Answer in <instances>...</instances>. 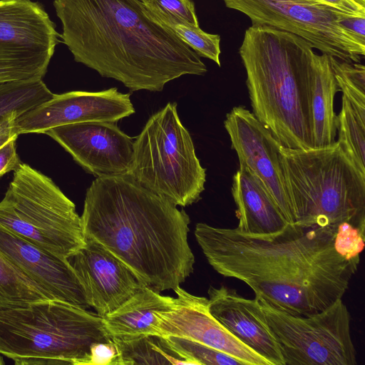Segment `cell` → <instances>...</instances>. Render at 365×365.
<instances>
[{"instance_id": "obj_1", "label": "cell", "mask_w": 365, "mask_h": 365, "mask_svg": "<svg viewBox=\"0 0 365 365\" xmlns=\"http://www.w3.org/2000/svg\"><path fill=\"white\" fill-rule=\"evenodd\" d=\"M196 240L220 274L243 282L270 306L307 315L341 299L357 271L364 235L339 229L288 225L270 235L196 224Z\"/></svg>"}, {"instance_id": "obj_2", "label": "cell", "mask_w": 365, "mask_h": 365, "mask_svg": "<svg viewBox=\"0 0 365 365\" xmlns=\"http://www.w3.org/2000/svg\"><path fill=\"white\" fill-rule=\"evenodd\" d=\"M63 43L74 60L131 91H161L204 75L200 56L141 0H53Z\"/></svg>"}, {"instance_id": "obj_3", "label": "cell", "mask_w": 365, "mask_h": 365, "mask_svg": "<svg viewBox=\"0 0 365 365\" xmlns=\"http://www.w3.org/2000/svg\"><path fill=\"white\" fill-rule=\"evenodd\" d=\"M81 220L84 238L103 245L156 292L174 290L193 272L189 215L128 173L93 180Z\"/></svg>"}, {"instance_id": "obj_4", "label": "cell", "mask_w": 365, "mask_h": 365, "mask_svg": "<svg viewBox=\"0 0 365 365\" xmlns=\"http://www.w3.org/2000/svg\"><path fill=\"white\" fill-rule=\"evenodd\" d=\"M313 49L295 34L257 24L245 31L239 49L252 113L286 148H314Z\"/></svg>"}, {"instance_id": "obj_5", "label": "cell", "mask_w": 365, "mask_h": 365, "mask_svg": "<svg viewBox=\"0 0 365 365\" xmlns=\"http://www.w3.org/2000/svg\"><path fill=\"white\" fill-rule=\"evenodd\" d=\"M280 166L294 225L365 233V174L336 143L308 150L281 147Z\"/></svg>"}, {"instance_id": "obj_6", "label": "cell", "mask_w": 365, "mask_h": 365, "mask_svg": "<svg viewBox=\"0 0 365 365\" xmlns=\"http://www.w3.org/2000/svg\"><path fill=\"white\" fill-rule=\"evenodd\" d=\"M110 340L101 316L65 302L0 309V354L16 365H88L91 345Z\"/></svg>"}, {"instance_id": "obj_7", "label": "cell", "mask_w": 365, "mask_h": 365, "mask_svg": "<svg viewBox=\"0 0 365 365\" xmlns=\"http://www.w3.org/2000/svg\"><path fill=\"white\" fill-rule=\"evenodd\" d=\"M128 174L140 185L176 206L197 202L205 190L206 170L182 124L176 103L153 114L134 140Z\"/></svg>"}, {"instance_id": "obj_8", "label": "cell", "mask_w": 365, "mask_h": 365, "mask_svg": "<svg viewBox=\"0 0 365 365\" xmlns=\"http://www.w3.org/2000/svg\"><path fill=\"white\" fill-rule=\"evenodd\" d=\"M0 226L65 259L85 245L75 204L51 178L23 163L0 201Z\"/></svg>"}, {"instance_id": "obj_9", "label": "cell", "mask_w": 365, "mask_h": 365, "mask_svg": "<svg viewBox=\"0 0 365 365\" xmlns=\"http://www.w3.org/2000/svg\"><path fill=\"white\" fill-rule=\"evenodd\" d=\"M257 299L285 365L357 364L351 315L342 298L307 315L289 313Z\"/></svg>"}, {"instance_id": "obj_10", "label": "cell", "mask_w": 365, "mask_h": 365, "mask_svg": "<svg viewBox=\"0 0 365 365\" xmlns=\"http://www.w3.org/2000/svg\"><path fill=\"white\" fill-rule=\"evenodd\" d=\"M226 6L245 14L252 24L295 34L322 53L359 62L361 44L339 23L344 14L313 0H223Z\"/></svg>"}, {"instance_id": "obj_11", "label": "cell", "mask_w": 365, "mask_h": 365, "mask_svg": "<svg viewBox=\"0 0 365 365\" xmlns=\"http://www.w3.org/2000/svg\"><path fill=\"white\" fill-rule=\"evenodd\" d=\"M59 38L41 3L0 0V84L42 79Z\"/></svg>"}, {"instance_id": "obj_12", "label": "cell", "mask_w": 365, "mask_h": 365, "mask_svg": "<svg viewBox=\"0 0 365 365\" xmlns=\"http://www.w3.org/2000/svg\"><path fill=\"white\" fill-rule=\"evenodd\" d=\"M134 113L130 94L120 93L115 87L97 92L53 93L50 100L18 116L14 128L18 135L45 133L51 128L71 123H116Z\"/></svg>"}, {"instance_id": "obj_13", "label": "cell", "mask_w": 365, "mask_h": 365, "mask_svg": "<svg viewBox=\"0 0 365 365\" xmlns=\"http://www.w3.org/2000/svg\"><path fill=\"white\" fill-rule=\"evenodd\" d=\"M84 170L98 177L127 174L134 153V138L115 123L89 121L66 124L45 132Z\"/></svg>"}, {"instance_id": "obj_14", "label": "cell", "mask_w": 365, "mask_h": 365, "mask_svg": "<svg viewBox=\"0 0 365 365\" xmlns=\"http://www.w3.org/2000/svg\"><path fill=\"white\" fill-rule=\"evenodd\" d=\"M173 291L177 297L170 307L155 313V334L193 340L226 353L245 365H269L210 314L207 298L191 294L180 287Z\"/></svg>"}, {"instance_id": "obj_15", "label": "cell", "mask_w": 365, "mask_h": 365, "mask_svg": "<svg viewBox=\"0 0 365 365\" xmlns=\"http://www.w3.org/2000/svg\"><path fill=\"white\" fill-rule=\"evenodd\" d=\"M225 128L240 162L265 185L289 224L294 220L280 166L282 147L271 132L243 106L226 115Z\"/></svg>"}, {"instance_id": "obj_16", "label": "cell", "mask_w": 365, "mask_h": 365, "mask_svg": "<svg viewBox=\"0 0 365 365\" xmlns=\"http://www.w3.org/2000/svg\"><path fill=\"white\" fill-rule=\"evenodd\" d=\"M84 239L85 245L67 259L83 287L90 307L103 317L145 285L103 245Z\"/></svg>"}, {"instance_id": "obj_17", "label": "cell", "mask_w": 365, "mask_h": 365, "mask_svg": "<svg viewBox=\"0 0 365 365\" xmlns=\"http://www.w3.org/2000/svg\"><path fill=\"white\" fill-rule=\"evenodd\" d=\"M0 252L54 299L87 309L83 287L67 259L31 243L0 226Z\"/></svg>"}, {"instance_id": "obj_18", "label": "cell", "mask_w": 365, "mask_h": 365, "mask_svg": "<svg viewBox=\"0 0 365 365\" xmlns=\"http://www.w3.org/2000/svg\"><path fill=\"white\" fill-rule=\"evenodd\" d=\"M207 294L210 314L225 329L269 365H285L257 298H245L224 285L210 286Z\"/></svg>"}, {"instance_id": "obj_19", "label": "cell", "mask_w": 365, "mask_h": 365, "mask_svg": "<svg viewBox=\"0 0 365 365\" xmlns=\"http://www.w3.org/2000/svg\"><path fill=\"white\" fill-rule=\"evenodd\" d=\"M232 195L235 202L239 231L253 235H270L289 225L263 182L250 169L240 165L233 176Z\"/></svg>"}, {"instance_id": "obj_20", "label": "cell", "mask_w": 365, "mask_h": 365, "mask_svg": "<svg viewBox=\"0 0 365 365\" xmlns=\"http://www.w3.org/2000/svg\"><path fill=\"white\" fill-rule=\"evenodd\" d=\"M173 299L143 286L120 307L102 317L105 329L110 337L155 334V313L168 309Z\"/></svg>"}, {"instance_id": "obj_21", "label": "cell", "mask_w": 365, "mask_h": 365, "mask_svg": "<svg viewBox=\"0 0 365 365\" xmlns=\"http://www.w3.org/2000/svg\"><path fill=\"white\" fill-rule=\"evenodd\" d=\"M340 91L331 68L329 56L315 53L313 60L310 114L314 148H327L336 143L334 101Z\"/></svg>"}, {"instance_id": "obj_22", "label": "cell", "mask_w": 365, "mask_h": 365, "mask_svg": "<svg viewBox=\"0 0 365 365\" xmlns=\"http://www.w3.org/2000/svg\"><path fill=\"white\" fill-rule=\"evenodd\" d=\"M341 108L336 117L337 143L365 174V88L344 86Z\"/></svg>"}, {"instance_id": "obj_23", "label": "cell", "mask_w": 365, "mask_h": 365, "mask_svg": "<svg viewBox=\"0 0 365 365\" xmlns=\"http://www.w3.org/2000/svg\"><path fill=\"white\" fill-rule=\"evenodd\" d=\"M118 356L117 365L173 364L192 365L168 344L164 337L145 334L130 337H111Z\"/></svg>"}, {"instance_id": "obj_24", "label": "cell", "mask_w": 365, "mask_h": 365, "mask_svg": "<svg viewBox=\"0 0 365 365\" xmlns=\"http://www.w3.org/2000/svg\"><path fill=\"white\" fill-rule=\"evenodd\" d=\"M54 299L17 269L0 252V309Z\"/></svg>"}, {"instance_id": "obj_25", "label": "cell", "mask_w": 365, "mask_h": 365, "mask_svg": "<svg viewBox=\"0 0 365 365\" xmlns=\"http://www.w3.org/2000/svg\"><path fill=\"white\" fill-rule=\"evenodd\" d=\"M163 337L178 355L192 365H245L226 353L193 340L173 336Z\"/></svg>"}, {"instance_id": "obj_26", "label": "cell", "mask_w": 365, "mask_h": 365, "mask_svg": "<svg viewBox=\"0 0 365 365\" xmlns=\"http://www.w3.org/2000/svg\"><path fill=\"white\" fill-rule=\"evenodd\" d=\"M163 24L199 26L194 3L191 0H141Z\"/></svg>"}, {"instance_id": "obj_27", "label": "cell", "mask_w": 365, "mask_h": 365, "mask_svg": "<svg viewBox=\"0 0 365 365\" xmlns=\"http://www.w3.org/2000/svg\"><path fill=\"white\" fill-rule=\"evenodd\" d=\"M178 36L199 56L209 58L220 66V36L202 31L200 26L173 24L170 26Z\"/></svg>"}, {"instance_id": "obj_28", "label": "cell", "mask_w": 365, "mask_h": 365, "mask_svg": "<svg viewBox=\"0 0 365 365\" xmlns=\"http://www.w3.org/2000/svg\"><path fill=\"white\" fill-rule=\"evenodd\" d=\"M88 365H117L118 352L112 339L94 343L91 346Z\"/></svg>"}, {"instance_id": "obj_29", "label": "cell", "mask_w": 365, "mask_h": 365, "mask_svg": "<svg viewBox=\"0 0 365 365\" xmlns=\"http://www.w3.org/2000/svg\"><path fill=\"white\" fill-rule=\"evenodd\" d=\"M18 136L15 135L0 147V177L15 170L21 163L16 152Z\"/></svg>"}, {"instance_id": "obj_30", "label": "cell", "mask_w": 365, "mask_h": 365, "mask_svg": "<svg viewBox=\"0 0 365 365\" xmlns=\"http://www.w3.org/2000/svg\"><path fill=\"white\" fill-rule=\"evenodd\" d=\"M352 16H365V0H313Z\"/></svg>"}, {"instance_id": "obj_31", "label": "cell", "mask_w": 365, "mask_h": 365, "mask_svg": "<svg viewBox=\"0 0 365 365\" xmlns=\"http://www.w3.org/2000/svg\"><path fill=\"white\" fill-rule=\"evenodd\" d=\"M339 23L359 42L365 45V16L344 15Z\"/></svg>"}, {"instance_id": "obj_32", "label": "cell", "mask_w": 365, "mask_h": 365, "mask_svg": "<svg viewBox=\"0 0 365 365\" xmlns=\"http://www.w3.org/2000/svg\"><path fill=\"white\" fill-rule=\"evenodd\" d=\"M19 116L16 112L5 115L0 120V147L15 135H18L14 128V121Z\"/></svg>"}, {"instance_id": "obj_33", "label": "cell", "mask_w": 365, "mask_h": 365, "mask_svg": "<svg viewBox=\"0 0 365 365\" xmlns=\"http://www.w3.org/2000/svg\"><path fill=\"white\" fill-rule=\"evenodd\" d=\"M5 363H4V361L3 359V356L0 354V365H4Z\"/></svg>"}]
</instances>
